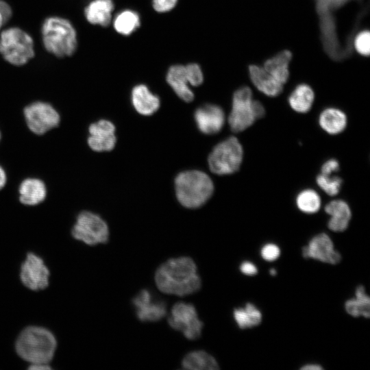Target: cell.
<instances>
[{"mask_svg":"<svg viewBox=\"0 0 370 370\" xmlns=\"http://www.w3.org/2000/svg\"><path fill=\"white\" fill-rule=\"evenodd\" d=\"M319 123L327 133L338 134L345 129L347 116L343 112L338 109L328 108L320 114Z\"/></svg>","mask_w":370,"mask_h":370,"instance_id":"24","label":"cell"},{"mask_svg":"<svg viewBox=\"0 0 370 370\" xmlns=\"http://www.w3.org/2000/svg\"><path fill=\"white\" fill-rule=\"evenodd\" d=\"M195 120L202 133L214 134L221 130L225 123V114L220 106L206 104L195 110Z\"/></svg>","mask_w":370,"mask_h":370,"instance_id":"16","label":"cell"},{"mask_svg":"<svg viewBox=\"0 0 370 370\" xmlns=\"http://www.w3.org/2000/svg\"><path fill=\"white\" fill-rule=\"evenodd\" d=\"M57 341L49 330L38 326L25 328L18 336L15 348L24 360L33 364H49L53 358Z\"/></svg>","mask_w":370,"mask_h":370,"instance_id":"2","label":"cell"},{"mask_svg":"<svg viewBox=\"0 0 370 370\" xmlns=\"http://www.w3.org/2000/svg\"><path fill=\"white\" fill-rule=\"evenodd\" d=\"M114 8L112 0H92L86 6L84 14L90 23L107 27L112 21Z\"/></svg>","mask_w":370,"mask_h":370,"instance_id":"22","label":"cell"},{"mask_svg":"<svg viewBox=\"0 0 370 370\" xmlns=\"http://www.w3.org/2000/svg\"><path fill=\"white\" fill-rule=\"evenodd\" d=\"M249 73L253 84L265 95L276 97L282 92L284 85L263 67L251 65L249 68Z\"/></svg>","mask_w":370,"mask_h":370,"instance_id":"19","label":"cell"},{"mask_svg":"<svg viewBox=\"0 0 370 370\" xmlns=\"http://www.w3.org/2000/svg\"><path fill=\"white\" fill-rule=\"evenodd\" d=\"M182 366L190 370H216L219 367L215 358L204 351H194L183 359Z\"/></svg>","mask_w":370,"mask_h":370,"instance_id":"28","label":"cell"},{"mask_svg":"<svg viewBox=\"0 0 370 370\" xmlns=\"http://www.w3.org/2000/svg\"><path fill=\"white\" fill-rule=\"evenodd\" d=\"M140 25V15L132 9H124L120 11L113 19V27L115 31L123 36L131 35Z\"/></svg>","mask_w":370,"mask_h":370,"instance_id":"26","label":"cell"},{"mask_svg":"<svg viewBox=\"0 0 370 370\" xmlns=\"http://www.w3.org/2000/svg\"><path fill=\"white\" fill-rule=\"evenodd\" d=\"M346 312L354 317L369 318L370 315V298L365 292V288L359 285L355 291V297L345 303Z\"/></svg>","mask_w":370,"mask_h":370,"instance_id":"27","label":"cell"},{"mask_svg":"<svg viewBox=\"0 0 370 370\" xmlns=\"http://www.w3.org/2000/svg\"><path fill=\"white\" fill-rule=\"evenodd\" d=\"M168 323L173 329L181 331L189 340L198 338L203 327L194 306L184 302H178L173 306Z\"/></svg>","mask_w":370,"mask_h":370,"instance_id":"11","label":"cell"},{"mask_svg":"<svg viewBox=\"0 0 370 370\" xmlns=\"http://www.w3.org/2000/svg\"><path fill=\"white\" fill-rule=\"evenodd\" d=\"M49 270L43 260L34 253L27 254L21 267L20 278L25 286L40 291L49 285Z\"/></svg>","mask_w":370,"mask_h":370,"instance_id":"12","label":"cell"},{"mask_svg":"<svg viewBox=\"0 0 370 370\" xmlns=\"http://www.w3.org/2000/svg\"><path fill=\"white\" fill-rule=\"evenodd\" d=\"M0 53L9 63L21 66L34 56L32 37L18 27H10L0 35Z\"/></svg>","mask_w":370,"mask_h":370,"instance_id":"7","label":"cell"},{"mask_svg":"<svg viewBox=\"0 0 370 370\" xmlns=\"http://www.w3.org/2000/svg\"><path fill=\"white\" fill-rule=\"evenodd\" d=\"M8 182V175L4 168L0 165V190H2Z\"/></svg>","mask_w":370,"mask_h":370,"instance_id":"39","label":"cell"},{"mask_svg":"<svg viewBox=\"0 0 370 370\" xmlns=\"http://www.w3.org/2000/svg\"><path fill=\"white\" fill-rule=\"evenodd\" d=\"M87 143L94 151L103 152L112 150L116 142L115 126L106 119L91 123L88 127Z\"/></svg>","mask_w":370,"mask_h":370,"instance_id":"14","label":"cell"},{"mask_svg":"<svg viewBox=\"0 0 370 370\" xmlns=\"http://www.w3.org/2000/svg\"><path fill=\"white\" fill-rule=\"evenodd\" d=\"M301 370H323V368L319 364H306L300 368Z\"/></svg>","mask_w":370,"mask_h":370,"instance_id":"41","label":"cell"},{"mask_svg":"<svg viewBox=\"0 0 370 370\" xmlns=\"http://www.w3.org/2000/svg\"><path fill=\"white\" fill-rule=\"evenodd\" d=\"M356 51L362 56H367L370 52V34L368 30H363L358 33L353 42Z\"/></svg>","mask_w":370,"mask_h":370,"instance_id":"32","label":"cell"},{"mask_svg":"<svg viewBox=\"0 0 370 370\" xmlns=\"http://www.w3.org/2000/svg\"><path fill=\"white\" fill-rule=\"evenodd\" d=\"M264 114L263 105L259 101L253 99L252 92L249 87L243 86L234 92L232 110L228 118L232 132L244 131Z\"/></svg>","mask_w":370,"mask_h":370,"instance_id":"6","label":"cell"},{"mask_svg":"<svg viewBox=\"0 0 370 370\" xmlns=\"http://www.w3.org/2000/svg\"><path fill=\"white\" fill-rule=\"evenodd\" d=\"M175 188L178 201L184 207L193 209L202 206L211 197L214 184L206 173L191 170L177 175Z\"/></svg>","mask_w":370,"mask_h":370,"instance_id":"4","label":"cell"},{"mask_svg":"<svg viewBox=\"0 0 370 370\" xmlns=\"http://www.w3.org/2000/svg\"><path fill=\"white\" fill-rule=\"evenodd\" d=\"M0 13L3 18L4 23L9 21L12 14L10 5L3 0H0Z\"/></svg>","mask_w":370,"mask_h":370,"instance_id":"38","label":"cell"},{"mask_svg":"<svg viewBox=\"0 0 370 370\" xmlns=\"http://www.w3.org/2000/svg\"><path fill=\"white\" fill-rule=\"evenodd\" d=\"M339 169L338 162L335 159H330L326 161L321 166L322 174H332Z\"/></svg>","mask_w":370,"mask_h":370,"instance_id":"36","label":"cell"},{"mask_svg":"<svg viewBox=\"0 0 370 370\" xmlns=\"http://www.w3.org/2000/svg\"><path fill=\"white\" fill-rule=\"evenodd\" d=\"M166 79L175 94L183 101L190 102L194 99V94L189 87L185 66L174 64L167 71Z\"/></svg>","mask_w":370,"mask_h":370,"instance_id":"21","label":"cell"},{"mask_svg":"<svg viewBox=\"0 0 370 370\" xmlns=\"http://www.w3.org/2000/svg\"><path fill=\"white\" fill-rule=\"evenodd\" d=\"M301 251L304 258H312L324 263L336 264L341 260V254L334 249L332 241L325 233H320L312 237Z\"/></svg>","mask_w":370,"mask_h":370,"instance_id":"13","label":"cell"},{"mask_svg":"<svg viewBox=\"0 0 370 370\" xmlns=\"http://www.w3.org/2000/svg\"><path fill=\"white\" fill-rule=\"evenodd\" d=\"M18 193L21 204L27 206H35L42 204L46 199L47 187L42 180L29 177L21 182Z\"/></svg>","mask_w":370,"mask_h":370,"instance_id":"17","label":"cell"},{"mask_svg":"<svg viewBox=\"0 0 370 370\" xmlns=\"http://www.w3.org/2000/svg\"><path fill=\"white\" fill-rule=\"evenodd\" d=\"M136 314L141 321H157L166 314V304L155 300L151 293L142 290L132 300Z\"/></svg>","mask_w":370,"mask_h":370,"instance_id":"15","label":"cell"},{"mask_svg":"<svg viewBox=\"0 0 370 370\" xmlns=\"http://www.w3.org/2000/svg\"><path fill=\"white\" fill-rule=\"evenodd\" d=\"M1 133L0 132V142H1Z\"/></svg>","mask_w":370,"mask_h":370,"instance_id":"44","label":"cell"},{"mask_svg":"<svg viewBox=\"0 0 370 370\" xmlns=\"http://www.w3.org/2000/svg\"><path fill=\"white\" fill-rule=\"evenodd\" d=\"M185 70L189 84L193 86L201 85L204 81L202 70L197 63L185 65Z\"/></svg>","mask_w":370,"mask_h":370,"instance_id":"33","label":"cell"},{"mask_svg":"<svg viewBox=\"0 0 370 370\" xmlns=\"http://www.w3.org/2000/svg\"><path fill=\"white\" fill-rule=\"evenodd\" d=\"M352 1L360 0H315L323 48L327 54L336 61L349 56L352 49L342 44L339 39L334 14Z\"/></svg>","mask_w":370,"mask_h":370,"instance_id":"3","label":"cell"},{"mask_svg":"<svg viewBox=\"0 0 370 370\" xmlns=\"http://www.w3.org/2000/svg\"><path fill=\"white\" fill-rule=\"evenodd\" d=\"M4 21H3V18L1 15V14L0 13V29L1 27H2V25L4 24Z\"/></svg>","mask_w":370,"mask_h":370,"instance_id":"43","label":"cell"},{"mask_svg":"<svg viewBox=\"0 0 370 370\" xmlns=\"http://www.w3.org/2000/svg\"><path fill=\"white\" fill-rule=\"evenodd\" d=\"M234 319L241 329H247L258 325L262 321V314L255 305L246 304L243 308L234 309Z\"/></svg>","mask_w":370,"mask_h":370,"instance_id":"29","label":"cell"},{"mask_svg":"<svg viewBox=\"0 0 370 370\" xmlns=\"http://www.w3.org/2000/svg\"><path fill=\"white\" fill-rule=\"evenodd\" d=\"M342 182L341 177L332 174L320 173L317 177L318 186L330 196H334L338 193Z\"/></svg>","mask_w":370,"mask_h":370,"instance_id":"31","label":"cell"},{"mask_svg":"<svg viewBox=\"0 0 370 370\" xmlns=\"http://www.w3.org/2000/svg\"><path fill=\"white\" fill-rule=\"evenodd\" d=\"M325 211L330 216L328 223L330 230L341 232L348 227L352 212L345 201L341 199L333 200L325 206Z\"/></svg>","mask_w":370,"mask_h":370,"instance_id":"20","label":"cell"},{"mask_svg":"<svg viewBox=\"0 0 370 370\" xmlns=\"http://www.w3.org/2000/svg\"><path fill=\"white\" fill-rule=\"evenodd\" d=\"M321 203L319 194L312 189L302 190L296 198L297 208L307 214H313L319 211Z\"/></svg>","mask_w":370,"mask_h":370,"instance_id":"30","label":"cell"},{"mask_svg":"<svg viewBox=\"0 0 370 370\" xmlns=\"http://www.w3.org/2000/svg\"><path fill=\"white\" fill-rule=\"evenodd\" d=\"M156 284L162 293L185 296L197 292L201 287V280L197 267L189 257L171 258L157 269Z\"/></svg>","mask_w":370,"mask_h":370,"instance_id":"1","label":"cell"},{"mask_svg":"<svg viewBox=\"0 0 370 370\" xmlns=\"http://www.w3.org/2000/svg\"><path fill=\"white\" fill-rule=\"evenodd\" d=\"M42 37L46 49L58 57L71 56L77 48V34L66 19L51 16L42 26Z\"/></svg>","mask_w":370,"mask_h":370,"instance_id":"5","label":"cell"},{"mask_svg":"<svg viewBox=\"0 0 370 370\" xmlns=\"http://www.w3.org/2000/svg\"><path fill=\"white\" fill-rule=\"evenodd\" d=\"M240 271L246 275H254L258 273L256 266L250 261H244L240 265Z\"/></svg>","mask_w":370,"mask_h":370,"instance_id":"37","label":"cell"},{"mask_svg":"<svg viewBox=\"0 0 370 370\" xmlns=\"http://www.w3.org/2000/svg\"><path fill=\"white\" fill-rule=\"evenodd\" d=\"M177 0H151L153 8L158 12L164 13L173 10Z\"/></svg>","mask_w":370,"mask_h":370,"instance_id":"35","label":"cell"},{"mask_svg":"<svg viewBox=\"0 0 370 370\" xmlns=\"http://www.w3.org/2000/svg\"><path fill=\"white\" fill-rule=\"evenodd\" d=\"M314 99L313 90L307 84L298 85L288 97L291 108L299 113H306L312 108Z\"/></svg>","mask_w":370,"mask_h":370,"instance_id":"25","label":"cell"},{"mask_svg":"<svg viewBox=\"0 0 370 370\" xmlns=\"http://www.w3.org/2000/svg\"><path fill=\"white\" fill-rule=\"evenodd\" d=\"M51 369V367L49 364H33L30 365L29 367V369L32 370H49Z\"/></svg>","mask_w":370,"mask_h":370,"instance_id":"40","label":"cell"},{"mask_svg":"<svg viewBox=\"0 0 370 370\" xmlns=\"http://www.w3.org/2000/svg\"><path fill=\"white\" fill-rule=\"evenodd\" d=\"M73 237L88 245L106 243L109 237L108 227L98 214L84 210L79 213L71 230Z\"/></svg>","mask_w":370,"mask_h":370,"instance_id":"9","label":"cell"},{"mask_svg":"<svg viewBox=\"0 0 370 370\" xmlns=\"http://www.w3.org/2000/svg\"><path fill=\"white\" fill-rule=\"evenodd\" d=\"M269 273H270L271 275L274 276V275H276L277 271H276V270H275V269H271L269 270Z\"/></svg>","mask_w":370,"mask_h":370,"instance_id":"42","label":"cell"},{"mask_svg":"<svg viewBox=\"0 0 370 370\" xmlns=\"http://www.w3.org/2000/svg\"><path fill=\"white\" fill-rule=\"evenodd\" d=\"M260 254L264 260L271 262L278 258L280 255V249L274 243H267L262 247Z\"/></svg>","mask_w":370,"mask_h":370,"instance_id":"34","label":"cell"},{"mask_svg":"<svg viewBox=\"0 0 370 370\" xmlns=\"http://www.w3.org/2000/svg\"><path fill=\"white\" fill-rule=\"evenodd\" d=\"M28 130L42 136L58 127L61 121L58 111L50 103L37 101L27 105L23 111Z\"/></svg>","mask_w":370,"mask_h":370,"instance_id":"10","label":"cell"},{"mask_svg":"<svg viewBox=\"0 0 370 370\" xmlns=\"http://www.w3.org/2000/svg\"><path fill=\"white\" fill-rule=\"evenodd\" d=\"M131 100L135 110L145 116L151 115L160 106L159 97L145 84H138L132 88Z\"/></svg>","mask_w":370,"mask_h":370,"instance_id":"18","label":"cell"},{"mask_svg":"<svg viewBox=\"0 0 370 370\" xmlns=\"http://www.w3.org/2000/svg\"><path fill=\"white\" fill-rule=\"evenodd\" d=\"M243 149L237 138L231 136L217 144L208 156L210 170L223 175L237 171L241 164Z\"/></svg>","mask_w":370,"mask_h":370,"instance_id":"8","label":"cell"},{"mask_svg":"<svg viewBox=\"0 0 370 370\" xmlns=\"http://www.w3.org/2000/svg\"><path fill=\"white\" fill-rule=\"evenodd\" d=\"M292 58L291 53L284 50L267 60L263 68L283 85L289 77L288 65Z\"/></svg>","mask_w":370,"mask_h":370,"instance_id":"23","label":"cell"}]
</instances>
